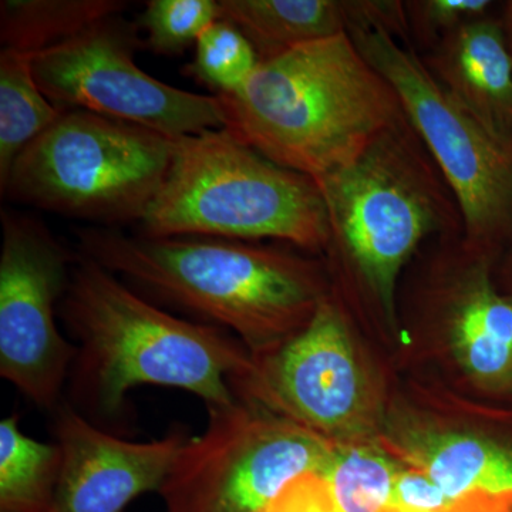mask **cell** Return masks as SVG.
<instances>
[{"instance_id": "obj_18", "label": "cell", "mask_w": 512, "mask_h": 512, "mask_svg": "<svg viewBox=\"0 0 512 512\" xmlns=\"http://www.w3.org/2000/svg\"><path fill=\"white\" fill-rule=\"evenodd\" d=\"M62 453L26 436L18 414L0 423V512H52Z\"/></svg>"}, {"instance_id": "obj_8", "label": "cell", "mask_w": 512, "mask_h": 512, "mask_svg": "<svg viewBox=\"0 0 512 512\" xmlns=\"http://www.w3.org/2000/svg\"><path fill=\"white\" fill-rule=\"evenodd\" d=\"M335 447L248 403L208 410L204 433L181 448L158 494L165 512H258L296 478L322 474Z\"/></svg>"}, {"instance_id": "obj_25", "label": "cell", "mask_w": 512, "mask_h": 512, "mask_svg": "<svg viewBox=\"0 0 512 512\" xmlns=\"http://www.w3.org/2000/svg\"><path fill=\"white\" fill-rule=\"evenodd\" d=\"M258 512H343L336 504L325 478L309 473L291 484Z\"/></svg>"}, {"instance_id": "obj_21", "label": "cell", "mask_w": 512, "mask_h": 512, "mask_svg": "<svg viewBox=\"0 0 512 512\" xmlns=\"http://www.w3.org/2000/svg\"><path fill=\"white\" fill-rule=\"evenodd\" d=\"M259 64L244 33L224 19L215 20L195 43V55L185 76L210 87L215 96L237 92Z\"/></svg>"}, {"instance_id": "obj_17", "label": "cell", "mask_w": 512, "mask_h": 512, "mask_svg": "<svg viewBox=\"0 0 512 512\" xmlns=\"http://www.w3.org/2000/svg\"><path fill=\"white\" fill-rule=\"evenodd\" d=\"M123 0H2V49L36 56L120 15Z\"/></svg>"}, {"instance_id": "obj_16", "label": "cell", "mask_w": 512, "mask_h": 512, "mask_svg": "<svg viewBox=\"0 0 512 512\" xmlns=\"http://www.w3.org/2000/svg\"><path fill=\"white\" fill-rule=\"evenodd\" d=\"M410 460L444 494L512 493V440L477 434H429L410 447Z\"/></svg>"}, {"instance_id": "obj_12", "label": "cell", "mask_w": 512, "mask_h": 512, "mask_svg": "<svg viewBox=\"0 0 512 512\" xmlns=\"http://www.w3.org/2000/svg\"><path fill=\"white\" fill-rule=\"evenodd\" d=\"M53 434L62 453L52 512H124L140 495L160 491L187 431L151 441L124 439L97 426L63 400L53 410Z\"/></svg>"}, {"instance_id": "obj_9", "label": "cell", "mask_w": 512, "mask_h": 512, "mask_svg": "<svg viewBox=\"0 0 512 512\" xmlns=\"http://www.w3.org/2000/svg\"><path fill=\"white\" fill-rule=\"evenodd\" d=\"M143 46L137 23L120 13L33 56V73L60 110L89 111L171 138L227 126L215 94L177 89L140 69L136 52Z\"/></svg>"}, {"instance_id": "obj_28", "label": "cell", "mask_w": 512, "mask_h": 512, "mask_svg": "<svg viewBox=\"0 0 512 512\" xmlns=\"http://www.w3.org/2000/svg\"><path fill=\"white\" fill-rule=\"evenodd\" d=\"M510 245H512V242H511V244H510Z\"/></svg>"}, {"instance_id": "obj_13", "label": "cell", "mask_w": 512, "mask_h": 512, "mask_svg": "<svg viewBox=\"0 0 512 512\" xmlns=\"http://www.w3.org/2000/svg\"><path fill=\"white\" fill-rule=\"evenodd\" d=\"M491 256L464 238L463 262L437 298L468 375L485 389L512 393V293L494 284Z\"/></svg>"}, {"instance_id": "obj_26", "label": "cell", "mask_w": 512, "mask_h": 512, "mask_svg": "<svg viewBox=\"0 0 512 512\" xmlns=\"http://www.w3.org/2000/svg\"><path fill=\"white\" fill-rule=\"evenodd\" d=\"M439 512H512V493L467 494Z\"/></svg>"}, {"instance_id": "obj_14", "label": "cell", "mask_w": 512, "mask_h": 512, "mask_svg": "<svg viewBox=\"0 0 512 512\" xmlns=\"http://www.w3.org/2000/svg\"><path fill=\"white\" fill-rule=\"evenodd\" d=\"M421 59L441 87L491 133L512 138V52L503 19L470 20Z\"/></svg>"}, {"instance_id": "obj_1", "label": "cell", "mask_w": 512, "mask_h": 512, "mask_svg": "<svg viewBox=\"0 0 512 512\" xmlns=\"http://www.w3.org/2000/svg\"><path fill=\"white\" fill-rule=\"evenodd\" d=\"M59 316L76 346L64 400L120 436L131 390L173 387L222 409L237 402L232 380L252 366L227 330L171 315L80 252Z\"/></svg>"}, {"instance_id": "obj_22", "label": "cell", "mask_w": 512, "mask_h": 512, "mask_svg": "<svg viewBox=\"0 0 512 512\" xmlns=\"http://www.w3.org/2000/svg\"><path fill=\"white\" fill-rule=\"evenodd\" d=\"M218 19V0H148L136 23L146 32L147 49L157 55L178 56Z\"/></svg>"}, {"instance_id": "obj_3", "label": "cell", "mask_w": 512, "mask_h": 512, "mask_svg": "<svg viewBox=\"0 0 512 512\" xmlns=\"http://www.w3.org/2000/svg\"><path fill=\"white\" fill-rule=\"evenodd\" d=\"M217 97L239 140L313 180L353 163L404 114L348 33L262 60L237 92Z\"/></svg>"}, {"instance_id": "obj_4", "label": "cell", "mask_w": 512, "mask_h": 512, "mask_svg": "<svg viewBox=\"0 0 512 512\" xmlns=\"http://www.w3.org/2000/svg\"><path fill=\"white\" fill-rule=\"evenodd\" d=\"M315 181L328 212L326 249L393 328L404 266L431 239L464 234L450 185L406 113L353 163Z\"/></svg>"}, {"instance_id": "obj_5", "label": "cell", "mask_w": 512, "mask_h": 512, "mask_svg": "<svg viewBox=\"0 0 512 512\" xmlns=\"http://www.w3.org/2000/svg\"><path fill=\"white\" fill-rule=\"evenodd\" d=\"M140 227L153 238L275 239L311 252L329 244L316 181L262 156L227 127L175 140L164 183Z\"/></svg>"}, {"instance_id": "obj_15", "label": "cell", "mask_w": 512, "mask_h": 512, "mask_svg": "<svg viewBox=\"0 0 512 512\" xmlns=\"http://www.w3.org/2000/svg\"><path fill=\"white\" fill-rule=\"evenodd\" d=\"M220 19L241 30L259 62L293 47L373 28L376 0H218Z\"/></svg>"}, {"instance_id": "obj_20", "label": "cell", "mask_w": 512, "mask_h": 512, "mask_svg": "<svg viewBox=\"0 0 512 512\" xmlns=\"http://www.w3.org/2000/svg\"><path fill=\"white\" fill-rule=\"evenodd\" d=\"M400 471L377 448L338 447L320 476L343 512H387Z\"/></svg>"}, {"instance_id": "obj_6", "label": "cell", "mask_w": 512, "mask_h": 512, "mask_svg": "<svg viewBox=\"0 0 512 512\" xmlns=\"http://www.w3.org/2000/svg\"><path fill=\"white\" fill-rule=\"evenodd\" d=\"M177 138L83 110L60 119L18 157L2 194L117 228L146 217L173 160Z\"/></svg>"}, {"instance_id": "obj_11", "label": "cell", "mask_w": 512, "mask_h": 512, "mask_svg": "<svg viewBox=\"0 0 512 512\" xmlns=\"http://www.w3.org/2000/svg\"><path fill=\"white\" fill-rule=\"evenodd\" d=\"M235 397H264L316 434L346 433L363 420L366 384L339 303L326 298L308 325L276 348L262 366L231 383Z\"/></svg>"}, {"instance_id": "obj_2", "label": "cell", "mask_w": 512, "mask_h": 512, "mask_svg": "<svg viewBox=\"0 0 512 512\" xmlns=\"http://www.w3.org/2000/svg\"><path fill=\"white\" fill-rule=\"evenodd\" d=\"M79 239L80 254L197 322L234 332L249 350L279 348L328 298L316 262L255 242L103 227Z\"/></svg>"}, {"instance_id": "obj_7", "label": "cell", "mask_w": 512, "mask_h": 512, "mask_svg": "<svg viewBox=\"0 0 512 512\" xmlns=\"http://www.w3.org/2000/svg\"><path fill=\"white\" fill-rule=\"evenodd\" d=\"M397 93L450 185L464 238L494 254L512 242V138L491 133L434 79L416 49L384 29L348 33Z\"/></svg>"}, {"instance_id": "obj_23", "label": "cell", "mask_w": 512, "mask_h": 512, "mask_svg": "<svg viewBox=\"0 0 512 512\" xmlns=\"http://www.w3.org/2000/svg\"><path fill=\"white\" fill-rule=\"evenodd\" d=\"M490 0H407L404 2L410 42L420 56L470 20L491 15Z\"/></svg>"}, {"instance_id": "obj_19", "label": "cell", "mask_w": 512, "mask_h": 512, "mask_svg": "<svg viewBox=\"0 0 512 512\" xmlns=\"http://www.w3.org/2000/svg\"><path fill=\"white\" fill-rule=\"evenodd\" d=\"M32 59L15 50L0 52V190L20 154L64 111L40 89Z\"/></svg>"}, {"instance_id": "obj_10", "label": "cell", "mask_w": 512, "mask_h": 512, "mask_svg": "<svg viewBox=\"0 0 512 512\" xmlns=\"http://www.w3.org/2000/svg\"><path fill=\"white\" fill-rule=\"evenodd\" d=\"M0 376L39 409L64 400L76 346L59 328L76 256L35 218L2 212Z\"/></svg>"}, {"instance_id": "obj_27", "label": "cell", "mask_w": 512, "mask_h": 512, "mask_svg": "<svg viewBox=\"0 0 512 512\" xmlns=\"http://www.w3.org/2000/svg\"><path fill=\"white\" fill-rule=\"evenodd\" d=\"M504 22L505 32H507L508 43H510L512 52V2L505 3L504 13L501 16Z\"/></svg>"}, {"instance_id": "obj_24", "label": "cell", "mask_w": 512, "mask_h": 512, "mask_svg": "<svg viewBox=\"0 0 512 512\" xmlns=\"http://www.w3.org/2000/svg\"><path fill=\"white\" fill-rule=\"evenodd\" d=\"M424 471L412 467L400 471L387 512H439L453 503Z\"/></svg>"}]
</instances>
